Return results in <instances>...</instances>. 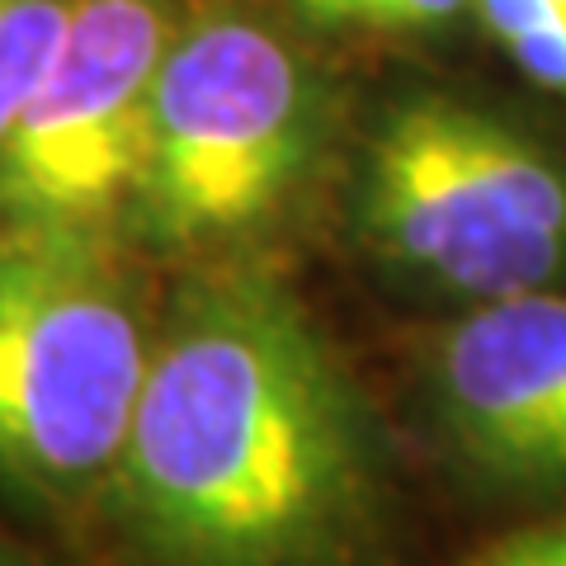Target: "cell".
<instances>
[{"label": "cell", "mask_w": 566, "mask_h": 566, "mask_svg": "<svg viewBox=\"0 0 566 566\" xmlns=\"http://www.w3.org/2000/svg\"><path fill=\"white\" fill-rule=\"evenodd\" d=\"M104 501L147 566H349L382 520V430L279 279L212 270L156 322Z\"/></svg>", "instance_id": "obj_1"}, {"label": "cell", "mask_w": 566, "mask_h": 566, "mask_svg": "<svg viewBox=\"0 0 566 566\" xmlns=\"http://www.w3.org/2000/svg\"><path fill=\"white\" fill-rule=\"evenodd\" d=\"M354 237L424 289L495 303L566 279V161L449 95L397 99L354 170Z\"/></svg>", "instance_id": "obj_2"}, {"label": "cell", "mask_w": 566, "mask_h": 566, "mask_svg": "<svg viewBox=\"0 0 566 566\" xmlns=\"http://www.w3.org/2000/svg\"><path fill=\"white\" fill-rule=\"evenodd\" d=\"M322 128V81L289 33L245 10L193 14L156 66L123 222L156 251L255 232L303 189Z\"/></svg>", "instance_id": "obj_3"}, {"label": "cell", "mask_w": 566, "mask_h": 566, "mask_svg": "<svg viewBox=\"0 0 566 566\" xmlns=\"http://www.w3.org/2000/svg\"><path fill=\"white\" fill-rule=\"evenodd\" d=\"M151 335L109 232L0 227V486L43 505L104 491Z\"/></svg>", "instance_id": "obj_4"}, {"label": "cell", "mask_w": 566, "mask_h": 566, "mask_svg": "<svg viewBox=\"0 0 566 566\" xmlns=\"http://www.w3.org/2000/svg\"><path fill=\"white\" fill-rule=\"evenodd\" d=\"M170 33L161 0H76L57 62L0 137V227L109 232L128 218Z\"/></svg>", "instance_id": "obj_5"}, {"label": "cell", "mask_w": 566, "mask_h": 566, "mask_svg": "<svg viewBox=\"0 0 566 566\" xmlns=\"http://www.w3.org/2000/svg\"><path fill=\"white\" fill-rule=\"evenodd\" d=\"M444 449L501 491H566V293L468 303L420 359Z\"/></svg>", "instance_id": "obj_6"}, {"label": "cell", "mask_w": 566, "mask_h": 566, "mask_svg": "<svg viewBox=\"0 0 566 566\" xmlns=\"http://www.w3.org/2000/svg\"><path fill=\"white\" fill-rule=\"evenodd\" d=\"M76 0H0V137L66 43Z\"/></svg>", "instance_id": "obj_7"}, {"label": "cell", "mask_w": 566, "mask_h": 566, "mask_svg": "<svg viewBox=\"0 0 566 566\" xmlns=\"http://www.w3.org/2000/svg\"><path fill=\"white\" fill-rule=\"evenodd\" d=\"M463 566H566V515L501 534L495 543L476 547Z\"/></svg>", "instance_id": "obj_8"}, {"label": "cell", "mask_w": 566, "mask_h": 566, "mask_svg": "<svg viewBox=\"0 0 566 566\" xmlns=\"http://www.w3.org/2000/svg\"><path fill=\"white\" fill-rule=\"evenodd\" d=\"M472 10L491 39L510 52L520 39H528L543 24H553L557 14H566V0H472Z\"/></svg>", "instance_id": "obj_9"}, {"label": "cell", "mask_w": 566, "mask_h": 566, "mask_svg": "<svg viewBox=\"0 0 566 566\" xmlns=\"http://www.w3.org/2000/svg\"><path fill=\"white\" fill-rule=\"evenodd\" d=\"M505 57L515 62L534 85H543V91L566 95V14H557L553 24H543L538 33L520 39Z\"/></svg>", "instance_id": "obj_10"}, {"label": "cell", "mask_w": 566, "mask_h": 566, "mask_svg": "<svg viewBox=\"0 0 566 566\" xmlns=\"http://www.w3.org/2000/svg\"><path fill=\"white\" fill-rule=\"evenodd\" d=\"M359 0H297V10L316 24H349V14Z\"/></svg>", "instance_id": "obj_11"}, {"label": "cell", "mask_w": 566, "mask_h": 566, "mask_svg": "<svg viewBox=\"0 0 566 566\" xmlns=\"http://www.w3.org/2000/svg\"><path fill=\"white\" fill-rule=\"evenodd\" d=\"M0 566H43V562L33 557L29 547H20L14 538H6V534H0Z\"/></svg>", "instance_id": "obj_12"}]
</instances>
